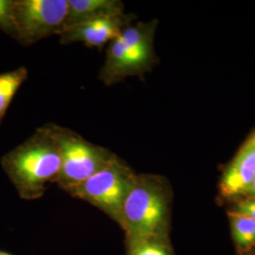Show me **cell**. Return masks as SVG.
Wrapping results in <instances>:
<instances>
[{
    "mask_svg": "<svg viewBox=\"0 0 255 255\" xmlns=\"http://www.w3.org/2000/svg\"><path fill=\"white\" fill-rule=\"evenodd\" d=\"M172 197L164 177L136 174L119 224L125 234L126 248L146 239H169Z\"/></svg>",
    "mask_w": 255,
    "mask_h": 255,
    "instance_id": "1",
    "label": "cell"
},
{
    "mask_svg": "<svg viewBox=\"0 0 255 255\" xmlns=\"http://www.w3.org/2000/svg\"><path fill=\"white\" fill-rule=\"evenodd\" d=\"M1 165L25 201L42 198L48 183H55L61 171L59 146L46 124L1 158Z\"/></svg>",
    "mask_w": 255,
    "mask_h": 255,
    "instance_id": "2",
    "label": "cell"
},
{
    "mask_svg": "<svg viewBox=\"0 0 255 255\" xmlns=\"http://www.w3.org/2000/svg\"><path fill=\"white\" fill-rule=\"evenodd\" d=\"M157 24V20L131 23L110 42L100 71V80L106 86L151 70L157 63L153 46Z\"/></svg>",
    "mask_w": 255,
    "mask_h": 255,
    "instance_id": "3",
    "label": "cell"
},
{
    "mask_svg": "<svg viewBox=\"0 0 255 255\" xmlns=\"http://www.w3.org/2000/svg\"><path fill=\"white\" fill-rule=\"evenodd\" d=\"M46 126L60 149L62 166L55 183L64 191L86 181L116 156L107 147L93 144L68 128L53 123Z\"/></svg>",
    "mask_w": 255,
    "mask_h": 255,
    "instance_id": "4",
    "label": "cell"
},
{
    "mask_svg": "<svg viewBox=\"0 0 255 255\" xmlns=\"http://www.w3.org/2000/svg\"><path fill=\"white\" fill-rule=\"evenodd\" d=\"M136 174L119 156H116L86 181L66 193L101 210L119 224L121 210Z\"/></svg>",
    "mask_w": 255,
    "mask_h": 255,
    "instance_id": "5",
    "label": "cell"
},
{
    "mask_svg": "<svg viewBox=\"0 0 255 255\" xmlns=\"http://www.w3.org/2000/svg\"><path fill=\"white\" fill-rule=\"evenodd\" d=\"M67 15V0H12L17 42L30 46L60 34Z\"/></svg>",
    "mask_w": 255,
    "mask_h": 255,
    "instance_id": "6",
    "label": "cell"
},
{
    "mask_svg": "<svg viewBox=\"0 0 255 255\" xmlns=\"http://www.w3.org/2000/svg\"><path fill=\"white\" fill-rule=\"evenodd\" d=\"M134 18L132 13L123 12L82 22L64 28L59 34L60 43L62 45L83 43L90 48L97 47L101 50L105 45L119 36Z\"/></svg>",
    "mask_w": 255,
    "mask_h": 255,
    "instance_id": "7",
    "label": "cell"
},
{
    "mask_svg": "<svg viewBox=\"0 0 255 255\" xmlns=\"http://www.w3.org/2000/svg\"><path fill=\"white\" fill-rule=\"evenodd\" d=\"M255 181V143L249 139L225 168L219 190L226 199L243 198Z\"/></svg>",
    "mask_w": 255,
    "mask_h": 255,
    "instance_id": "8",
    "label": "cell"
},
{
    "mask_svg": "<svg viewBox=\"0 0 255 255\" xmlns=\"http://www.w3.org/2000/svg\"><path fill=\"white\" fill-rule=\"evenodd\" d=\"M124 4L119 0H67V15L64 27L99 18L123 13Z\"/></svg>",
    "mask_w": 255,
    "mask_h": 255,
    "instance_id": "9",
    "label": "cell"
},
{
    "mask_svg": "<svg viewBox=\"0 0 255 255\" xmlns=\"http://www.w3.org/2000/svg\"><path fill=\"white\" fill-rule=\"evenodd\" d=\"M27 69L24 66L0 74V124L16 92L27 81Z\"/></svg>",
    "mask_w": 255,
    "mask_h": 255,
    "instance_id": "10",
    "label": "cell"
},
{
    "mask_svg": "<svg viewBox=\"0 0 255 255\" xmlns=\"http://www.w3.org/2000/svg\"><path fill=\"white\" fill-rule=\"evenodd\" d=\"M231 222L232 237L237 249L241 253H247L255 247V220L228 213Z\"/></svg>",
    "mask_w": 255,
    "mask_h": 255,
    "instance_id": "11",
    "label": "cell"
},
{
    "mask_svg": "<svg viewBox=\"0 0 255 255\" xmlns=\"http://www.w3.org/2000/svg\"><path fill=\"white\" fill-rule=\"evenodd\" d=\"M126 255H175L170 239H146L126 248Z\"/></svg>",
    "mask_w": 255,
    "mask_h": 255,
    "instance_id": "12",
    "label": "cell"
},
{
    "mask_svg": "<svg viewBox=\"0 0 255 255\" xmlns=\"http://www.w3.org/2000/svg\"><path fill=\"white\" fill-rule=\"evenodd\" d=\"M0 29L17 40V32L12 18V0H0Z\"/></svg>",
    "mask_w": 255,
    "mask_h": 255,
    "instance_id": "13",
    "label": "cell"
},
{
    "mask_svg": "<svg viewBox=\"0 0 255 255\" xmlns=\"http://www.w3.org/2000/svg\"><path fill=\"white\" fill-rule=\"evenodd\" d=\"M229 213L244 216L255 220V198H243L239 200Z\"/></svg>",
    "mask_w": 255,
    "mask_h": 255,
    "instance_id": "14",
    "label": "cell"
},
{
    "mask_svg": "<svg viewBox=\"0 0 255 255\" xmlns=\"http://www.w3.org/2000/svg\"><path fill=\"white\" fill-rule=\"evenodd\" d=\"M243 198H255V181L252 183L248 191L245 193Z\"/></svg>",
    "mask_w": 255,
    "mask_h": 255,
    "instance_id": "15",
    "label": "cell"
},
{
    "mask_svg": "<svg viewBox=\"0 0 255 255\" xmlns=\"http://www.w3.org/2000/svg\"><path fill=\"white\" fill-rule=\"evenodd\" d=\"M0 255H12L9 254V253H6V252H3V251H0Z\"/></svg>",
    "mask_w": 255,
    "mask_h": 255,
    "instance_id": "16",
    "label": "cell"
},
{
    "mask_svg": "<svg viewBox=\"0 0 255 255\" xmlns=\"http://www.w3.org/2000/svg\"><path fill=\"white\" fill-rule=\"evenodd\" d=\"M250 139H251V140H252V141H254V142H255V133H254V134H253V136L251 137V138H250Z\"/></svg>",
    "mask_w": 255,
    "mask_h": 255,
    "instance_id": "17",
    "label": "cell"
},
{
    "mask_svg": "<svg viewBox=\"0 0 255 255\" xmlns=\"http://www.w3.org/2000/svg\"><path fill=\"white\" fill-rule=\"evenodd\" d=\"M255 255V252H254V253H253V255Z\"/></svg>",
    "mask_w": 255,
    "mask_h": 255,
    "instance_id": "18",
    "label": "cell"
}]
</instances>
